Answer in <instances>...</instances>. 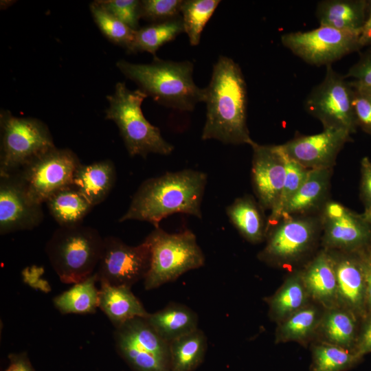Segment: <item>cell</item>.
<instances>
[{
  "label": "cell",
  "instance_id": "3957f363",
  "mask_svg": "<svg viewBox=\"0 0 371 371\" xmlns=\"http://www.w3.org/2000/svg\"><path fill=\"white\" fill-rule=\"evenodd\" d=\"M117 67L147 96L162 105L181 111H192L199 102H203L204 88L199 87L194 82V65L191 61L165 60L155 56L148 64L120 60Z\"/></svg>",
  "mask_w": 371,
  "mask_h": 371
},
{
  "label": "cell",
  "instance_id": "603a6c76",
  "mask_svg": "<svg viewBox=\"0 0 371 371\" xmlns=\"http://www.w3.org/2000/svg\"><path fill=\"white\" fill-rule=\"evenodd\" d=\"M116 171L109 159L82 164L74 175L72 185L93 207L105 200L114 186Z\"/></svg>",
  "mask_w": 371,
  "mask_h": 371
},
{
  "label": "cell",
  "instance_id": "f6af8a7d",
  "mask_svg": "<svg viewBox=\"0 0 371 371\" xmlns=\"http://www.w3.org/2000/svg\"><path fill=\"white\" fill-rule=\"evenodd\" d=\"M359 43L361 47L365 46L371 47V9L369 11L367 19L361 30Z\"/></svg>",
  "mask_w": 371,
  "mask_h": 371
},
{
  "label": "cell",
  "instance_id": "9c48e42d",
  "mask_svg": "<svg viewBox=\"0 0 371 371\" xmlns=\"http://www.w3.org/2000/svg\"><path fill=\"white\" fill-rule=\"evenodd\" d=\"M80 164L70 149L54 147L12 175L17 178L31 200L42 205L59 190L72 185L74 175Z\"/></svg>",
  "mask_w": 371,
  "mask_h": 371
},
{
  "label": "cell",
  "instance_id": "8fae6325",
  "mask_svg": "<svg viewBox=\"0 0 371 371\" xmlns=\"http://www.w3.org/2000/svg\"><path fill=\"white\" fill-rule=\"evenodd\" d=\"M353 87L344 76L326 66L324 80L315 86L304 100L307 113L319 120L324 128H337L356 132Z\"/></svg>",
  "mask_w": 371,
  "mask_h": 371
},
{
  "label": "cell",
  "instance_id": "74e56055",
  "mask_svg": "<svg viewBox=\"0 0 371 371\" xmlns=\"http://www.w3.org/2000/svg\"><path fill=\"white\" fill-rule=\"evenodd\" d=\"M94 2L132 30L139 29L140 1L100 0Z\"/></svg>",
  "mask_w": 371,
  "mask_h": 371
},
{
  "label": "cell",
  "instance_id": "c3c4849f",
  "mask_svg": "<svg viewBox=\"0 0 371 371\" xmlns=\"http://www.w3.org/2000/svg\"><path fill=\"white\" fill-rule=\"evenodd\" d=\"M367 249H368V251L370 256H371V244H370V247Z\"/></svg>",
  "mask_w": 371,
  "mask_h": 371
},
{
  "label": "cell",
  "instance_id": "ba28073f",
  "mask_svg": "<svg viewBox=\"0 0 371 371\" xmlns=\"http://www.w3.org/2000/svg\"><path fill=\"white\" fill-rule=\"evenodd\" d=\"M321 232L319 215L283 218L269 228L266 245L257 257L271 267L291 266L311 251Z\"/></svg>",
  "mask_w": 371,
  "mask_h": 371
},
{
  "label": "cell",
  "instance_id": "cb8c5ba5",
  "mask_svg": "<svg viewBox=\"0 0 371 371\" xmlns=\"http://www.w3.org/2000/svg\"><path fill=\"white\" fill-rule=\"evenodd\" d=\"M368 13L366 0H323L315 12L320 25L352 32H361Z\"/></svg>",
  "mask_w": 371,
  "mask_h": 371
},
{
  "label": "cell",
  "instance_id": "e0dca14e",
  "mask_svg": "<svg viewBox=\"0 0 371 371\" xmlns=\"http://www.w3.org/2000/svg\"><path fill=\"white\" fill-rule=\"evenodd\" d=\"M44 218L42 205L28 196L14 175L0 177V234L38 227Z\"/></svg>",
  "mask_w": 371,
  "mask_h": 371
},
{
  "label": "cell",
  "instance_id": "d590c367",
  "mask_svg": "<svg viewBox=\"0 0 371 371\" xmlns=\"http://www.w3.org/2000/svg\"><path fill=\"white\" fill-rule=\"evenodd\" d=\"M310 170L286 156V172L284 186L278 202L271 211L267 219L268 229L281 219L286 206L300 189Z\"/></svg>",
  "mask_w": 371,
  "mask_h": 371
},
{
  "label": "cell",
  "instance_id": "44dd1931",
  "mask_svg": "<svg viewBox=\"0 0 371 371\" xmlns=\"http://www.w3.org/2000/svg\"><path fill=\"white\" fill-rule=\"evenodd\" d=\"M361 322L346 308L337 306L324 309L315 338L317 341L355 350Z\"/></svg>",
  "mask_w": 371,
  "mask_h": 371
},
{
  "label": "cell",
  "instance_id": "52a82bcc",
  "mask_svg": "<svg viewBox=\"0 0 371 371\" xmlns=\"http://www.w3.org/2000/svg\"><path fill=\"white\" fill-rule=\"evenodd\" d=\"M0 177L10 175L42 153L56 147L45 124L1 111Z\"/></svg>",
  "mask_w": 371,
  "mask_h": 371
},
{
  "label": "cell",
  "instance_id": "2e32d148",
  "mask_svg": "<svg viewBox=\"0 0 371 371\" xmlns=\"http://www.w3.org/2000/svg\"><path fill=\"white\" fill-rule=\"evenodd\" d=\"M351 134L345 130L324 128L314 135H297L281 144L290 159L308 170L333 168L344 146L351 141Z\"/></svg>",
  "mask_w": 371,
  "mask_h": 371
},
{
  "label": "cell",
  "instance_id": "b9f144b4",
  "mask_svg": "<svg viewBox=\"0 0 371 371\" xmlns=\"http://www.w3.org/2000/svg\"><path fill=\"white\" fill-rule=\"evenodd\" d=\"M355 350L361 357L371 353V312L361 320Z\"/></svg>",
  "mask_w": 371,
  "mask_h": 371
},
{
  "label": "cell",
  "instance_id": "4fadbf2b",
  "mask_svg": "<svg viewBox=\"0 0 371 371\" xmlns=\"http://www.w3.org/2000/svg\"><path fill=\"white\" fill-rule=\"evenodd\" d=\"M151 253L148 243L131 246L120 238H104L101 257L95 273L98 282L113 286L131 287L144 280L150 267Z\"/></svg>",
  "mask_w": 371,
  "mask_h": 371
},
{
  "label": "cell",
  "instance_id": "7a4b0ae2",
  "mask_svg": "<svg viewBox=\"0 0 371 371\" xmlns=\"http://www.w3.org/2000/svg\"><path fill=\"white\" fill-rule=\"evenodd\" d=\"M207 175L192 169L168 172L145 180L133 195L119 222L146 221L154 227L177 213L202 218L201 204Z\"/></svg>",
  "mask_w": 371,
  "mask_h": 371
},
{
  "label": "cell",
  "instance_id": "bcb514c9",
  "mask_svg": "<svg viewBox=\"0 0 371 371\" xmlns=\"http://www.w3.org/2000/svg\"><path fill=\"white\" fill-rule=\"evenodd\" d=\"M351 84L352 85H354L355 87L359 88V89H361L363 92H364L365 93H366L367 95H368L369 96L371 97V87H359V86H357V85H353L352 82Z\"/></svg>",
  "mask_w": 371,
  "mask_h": 371
},
{
  "label": "cell",
  "instance_id": "f35d334b",
  "mask_svg": "<svg viewBox=\"0 0 371 371\" xmlns=\"http://www.w3.org/2000/svg\"><path fill=\"white\" fill-rule=\"evenodd\" d=\"M351 85L353 87L352 104L357 127L371 135V97Z\"/></svg>",
  "mask_w": 371,
  "mask_h": 371
},
{
  "label": "cell",
  "instance_id": "ffe728a7",
  "mask_svg": "<svg viewBox=\"0 0 371 371\" xmlns=\"http://www.w3.org/2000/svg\"><path fill=\"white\" fill-rule=\"evenodd\" d=\"M331 175L332 168L311 170L300 189L286 206L281 219L319 212L328 200Z\"/></svg>",
  "mask_w": 371,
  "mask_h": 371
},
{
  "label": "cell",
  "instance_id": "83f0119b",
  "mask_svg": "<svg viewBox=\"0 0 371 371\" xmlns=\"http://www.w3.org/2000/svg\"><path fill=\"white\" fill-rule=\"evenodd\" d=\"M265 301L269 307V317L276 324L313 302L303 282L301 271L286 278L279 289Z\"/></svg>",
  "mask_w": 371,
  "mask_h": 371
},
{
  "label": "cell",
  "instance_id": "1f68e13d",
  "mask_svg": "<svg viewBox=\"0 0 371 371\" xmlns=\"http://www.w3.org/2000/svg\"><path fill=\"white\" fill-rule=\"evenodd\" d=\"M183 32L181 16L139 27L135 32L134 41L128 52H146L155 57L156 52L161 46L172 41Z\"/></svg>",
  "mask_w": 371,
  "mask_h": 371
},
{
  "label": "cell",
  "instance_id": "d4e9b609",
  "mask_svg": "<svg viewBox=\"0 0 371 371\" xmlns=\"http://www.w3.org/2000/svg\"><path fill=\"white\" fill-rule=\"evenodd\" d=\"M225 211L231 223L247 241L258 244L266 239L268 227L265 210L251 195L236 198Z\"/></svg>",
  "mask_w": 371,
  "mask_h": 371
},
{
  "label": "cell",
  "instance_id": "4dcf8cb0",
  "mask_svg": "<svg viewBox=\"0 0 371 371\" xmlns=\"http://www.w3.org/2000/svg\"><path fill=\"white\" fill-rule=\"evenodd\" d=\"M207 347V337L199 328L171 341L170 371H194L202 363Z\"/></svg>",
  "mask_w": 371,
  "mask_h": 371
},
{
  "label": "cell",
  "instance_id": "60d3db41",
  "mask_svg": "<svg viewBox=\"0 0 371 371\" xmlns=\"http://www.w3.org/2000/svg\"><path fill=\"white\" fill-rule=\"evenodd\" d=\"M360 197L365 210L371 207V161L368 157L361 161Z\"/></svg>",
  "mask_w": 371,
  "mask_h": 371
},
{
  "label": "cell",
  "instance_id": "4316f807",
  "mask_svg": "<svg viewBox=\"0 0 371 371\" xmlns=\"http://www.w3.org/2000/svg\"><path fill=\"white\" fill-rule=\"evenodd\" d=\"M324 308L311 302L277 324L275 331L276 344L297 342L306 346L315 337Z\"/></svg>",
  "mask_w": 371,
  "mask_h": 371
},
{
  "label": "cell",
  "instance_id": "8d00e7d4",
  "mask_svg": "<svg viewBox=\"0 0 371 371\" xmlns=\"http://www.w3.org/2000/svg\"><path fill=\"white\" fill-rule=\"evenodd\" d=\"M182 0L140 1V16L144 20L159 23L181 16Z\"/></svg>",
  "mask_w": 371,
  "mask_h": 371
},
{
  "label": "cell",
  "instance_id": "9a60e30c",
  "mask_svg": "<svg viewBox=\"0 0 371 371\" xmlns=\"http://www.w3.org/2000/svg\"><path fill=\"white\" fill-rule=\"evenodd\" d=\"M251 183L257 201L264 210L276 206L286 172V155L281 145H261L254 142Z\"/></svg>",
  "mask_w": 371,
  "mask_h": 371
},
{
  "label": "cell",
  "instance_id": "484cf974",
  "mask_svg": "<svg viewBox=\"0 0 371 371\" xmlns=\"http://www.w3.org/2000/svg\"><path fill=\"white\" fill-rule=\"evenodd\" d=\"M164 340L171 341L198 328V315L188 306L171 302L146 318Z\"/></svg>",
  "mask_w": 371,
  "mask_h": 371
},
{
  "label": "cell",
  "instance_id": "30bf717a",
  "mask_svg": "<svg viewBox=\"0 0 371 371\" xmlns=\"http://www.w3.org/2000/svg\"><path fill=\"white\" fill-rule=\"evenodd\" d=\"M146 318L137 317L115 328L117 352L132 371H170V343Z\"/></svg>",
  "mask_w": 371,
  "mask_h": 371
},
{
  "label": "cell",
  "instance_id": "277c9868",
  "mask_svg": "<svg viewBox=\"0 0 371 371\" xmlns=\"http://www.w3.org/2000/svg\"><path fill=\"white\" fill-rule=\"evenodd\" d=\"M147 97L139 89L131 90L125 82H117L114 93L106 96L109 106L105 112L106 119L113 121L118 127L130 156L146 158L150 153L168 155L174 146L143 114L142 104Z\"/></svg>",
  "mask_w": 371,
  "mask_h": 371
},
{
  "label": "cell",
  "instance_id": "6da1fadb",
  "mask_svg": "<svg viewBox=\"0 0 371 371\" xmlns=\"http://www.w3.org/2000/svg\"><path fill=\"white\" fill-rule=\"evenodd\" d=\"M206 104L203 140L215 139L225 144H249L247 85L240 66L231 58L221 56L213 66L208 86L204 88Z\"/></svg>",
  "mask_w": 371,
  "mask_h": 371
},
{
  "label": "cell",
  "instance_id": "7c38bea8",
  "mask_svg": "<svg viewBox=\"0 0 371 371\" xmlns=\"http://www.w3.org/2000/svg\"><path fill=\"white\" fill-rule=\"evenodd\" d=\"M361 32L339 30L319 25L306 32H293L281 36L282 45L308 64L330 65L361 48Z\"/></svg>",
  "mask_w": 371,
  "mask_h": 371
},
{
  "label": "cell",
  "instance_id": "d6a6232c",
  "mask_svg": "<svg viewBox=\"0 0 371 371\" xmlns=\"http://www.w3.org/2000/svg\"><path fill=\"white\" fill-rule=\"evenodd\" d=\"M311 354L310 371H346L363 358L355 350L317 341Z\"/></svg>",
  "mask_w": 371,
  "mask_h": 371
},
{
  "label": "cell",
  "instance_id": "7402d4cb",
  "mask_svg": "<svg viewBox=\"0 0 371 371\" xmlns=\"http://www.w3.org/2000/svg\"><path fill=\"white\" fill-rule=\"evenodd\" d=\"M98 308L115 328L137 317L146 318L149 313L131 291V287L100 283Z\"/></svg>",
  "mask_w": 371,
  "mask_h": 371
},
{
  "label": "cell",
  "instance_id": "ee69618b",
  "mask_svg": "<svg viewBox=\"0 0 371 371\" xmlns=\"http://www.w3.org/2000/svg\"><path fill=\"white\" fill-rule=\"evenodd\" d=\"M8 359L9 364L4 371H35L26 352L12 353Z\"/></svg>",
  "mask_w": 371,
  "mask_h": 371
},
{
  "label": "cell",
  "instance_id": "8992f818",
  "mask_svg": "<svg viewBox=\"0 0 371 371\" xmlns=\"http://www.w3.org/2000/svg\"><path fill=\"white\" fill-rule=\"evenodd\" d=\"M145 240L151 253L150 269L144 280L147 291L173 282L182 274L205 264L204 254L191 230L168 233L158 227Z\"/></svg>",
  "mask_w": 371,
  "mask_h": 371
},
{
  "label": "cell",
  "instance_id": "ab89813d",
  "mask_svg": "<svg viewBox=\"0 0 371 371\" xmlns=\"http://www.w3.org/2000/svg\"><path fill=\"white\" fill-rule=\"evenodd\" d=\"M353 79L351 82L359 87H371V47L360 54L357 62L354 64L344 76Z\"/></svg>",
  "mask_w": 371,
  "mask_h": 371
},
{
  "label": "cell",
  "instance_id": "7dc6e473",
  "mask_svg": "<svg viewBox=\"0 0 371 371\" xmlns=\"http://www.w3.org/2000/svg\"><path fill=\"white\" fill-rule=\"evenodd\" d=\"M363 214L364 217L366 218V219L371 225V207H370L368 210H365V212L363 213Z\"/></svg>",
  "mask_w": 371,
  "mask_h": 371
},
{
  "label": "cell",
  "instance_id": "e575fe53",
  "mask_svg": "<svg viewBox=\"0 0 371 371\" xmlns=\"http://www.w3.org/2000/svg\"><path fill=\"white\" fill-rule=\"evenodd\" d=\"M93 18L102 33L113 43L128 52L135 39V32L95 2L90 5Z\"/></svg>",
  "mask_w": 371,
  "mask_h": 371
},
{
  "label": "cell",
  "instance_id": "5b68a950",
  "mask_svg": "<svg viewBox=\"0 0 371 371\" xmlns=\"http://www.w3.org/2000/svg\"><path fill=\"white\" fill-rule=\"evenodd\" d=\"M103 245L104 238L95 228L60 227L47 242L45 252L60 280L74 284L95 272Z\"/></svg>",
  "mask_w": 371,
  "mask_h": 371
},
{
  "label": "cell",
  "instance_id": "7bdbcfd3",
  "mask_svg": "<svg viewBox=\"0 0 371 371\" xmlns=\"http://www.w3.org/2000/svg\"><path fill=\"white\" fill-rule=\"evenodd\" d=\"M364 273L367 311L371 312V256L368 249L359 252Z\"/></svg>",
  "mask_w": 371,
  "mask_h": 371
},
{
  "label": "cell",
  "instance_id": "836d02e7",
  "mask_svg": "<svg viewBox=\"0 0 371 371\" xmlns=\"http://www.w3.org/2000/svg\"><path fill=\"white\" fill-rule=\"evenodd\" d=\"M220 2L219 0L183 1L181 16L184 32L191 45L196 46L199 44L203 28Z\"/></svg>",
  "mask_w": 371,
  "mask_h": 371
},
{
  "label": "cell",
  "instance_id": "ac0fdd59",
  "mask_svg": "<svg viewBox=\"0 0 371 371\" xmlns=\"http://www.w3.org/2000/svg\"><path fill=\"white\" fill-rule=\"evenodd\" d=\"M328 251L336 273L338 306L351 311L362 320L368 311L366 283L359 253Z\"/></svg>",
  "mask_w": 371,
  "mask_h": 371
},
{
  "label": "cell",
  "instance_id": "5bb4252c",
  "mask_svg": "<svg viewBox=\"0 0 371 371\" xmlns=\"http://www.w3.org/2000/svg\"><path fill=\"white\" fill-rule=\"evenodd\" d=\"M324 249L349 253L367 249L371 244V225L335 201L328 200L319 212Z\"/></svg>",
  "mask_w": 371,
  "mask_h": 371
},
{
  "label": "cell",
  "instance_id": "d6986e66",
  "mask_svg": "<svg viewBox=\"0 0 371 371\" xmlns=\"http://www.w3.org/2000/svg\"><path fill=\"white\" fill-rule=\"evenodd\" d=\"M311 300L324 309L338 306L337 283L333 258L328 249L320 250L301 271Z\"/></svg>",
  "mask_w": 371,
  "mask_h": 371
},
{
  "label": "cell",
  "instance_id": "f546056e",
  "mask_svg": "<svg viewBox=\"0 0 371 371\" xmlns=\"http://www.w3.org/2000/svg\"><path fill=\"white\" fill-rule=\"evenodd\" d=\"M94 273L87 279L74 284L53 299L56 308L62 314H92L98 308L99 289Z\"/></svg>",
  "mask_w": 371,
  "mask_h": 371
},
{
  "label": "cell",
  "instance_id": "f1b7e54d",
  "mask_svg": "<svg viewBox=\"0 0 371 371\" xmlns=\"http://www.w3.org/2000/svg\"><path fill=\"white\" fill-rule=\"evenodd\" d=\"M45 203L60 227L82 225L93 207L73 185L53 194Z\"/></svg>",
  "mask_w": 371,
  "mask_h": 371
}]
</instances>
